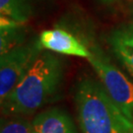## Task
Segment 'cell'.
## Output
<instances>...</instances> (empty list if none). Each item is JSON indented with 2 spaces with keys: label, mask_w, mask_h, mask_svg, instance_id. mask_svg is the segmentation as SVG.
Returning <instances> with one entry per match:
<instances>
[{
  "label": "cell",
  "mask_w": 133,
  "mask_h": 133,
  "mask_svg": "<svg viewBox=\"0 0 133 133\" xmlns=\"http://www.w3.org/2000/svg\"><path fill=\"white\" fill-rule=\"evenodd\" d=\"M62 79L61 59L51 51L43 50L1 104L2 112L10 116H25L36 112L56 94Z\"/></svg>",
  "instance_id": "cell-1"
},
{
  "label": "cell",
  "mask_w": 133,
  "mask_h": 133,
  "mask_svg": "<svg viewBox=\"0 0 133 133\" xmlns=\"http://www.w3.org/2000/svg\"><path fill=\"white\" fill-rule=\"evenodd\" d=\"M83 133H131L133 122L115 105L103 84L92 78L78 83L75 92Z\"/></svg>",
  "instance_id": "cell-2"
},
{
  "label": "cell",
  "mask_w": 133,
  "mask_h": 133,
  "mask_svg": "<svg viewBox=\"0 0 133 133\" xmlns=\"http://www.w3.org/2000/svg\"><path fill=\"white\" fill-rule=\"evenodd\" d=\"M90 51L91 56L88 61L94 68L100 82L115 105L133 122V83L100 48L92 45Z\"/></svg>",
  "instance_id": "cell-3"
},
{
  "label": "cell",
  "mask_w": 133,
  "mask_h": 133,
  "mask_svg": "<svg viewBox=\"0 0 133 133\" xmlns=\"http://www.w3.org/2000/svg\"><path fill=\"white\" fill-rule=\"evenodd\" d=\"M43 50L38 38H36L0 55L1 104L26 75Z\"/></svg>",
  "instance_id": "cell-4"
},
{
  "label": "cell",
  "mask_w": 133,
  "mask_h": 133,
  "mask_svg": "<svg viewBox=\"0 0 133 133\" xmlns=\"http://www.w3.org/2000/svg\"><path fill=\"white\" fill-rule=\"evenodd\" d=\"M38 41L42 48L51 52L71 55L88 59L91 56L88 48L79 38L63 29H51L43 31Z\"/></svg>",
  "instance_id": "cell-5"
},
{
  "label": "cell",
  "mask_w": 133,
  "mask_h": 133,
  "mask_svg": "<svg viewBox=\"0 0 133 133\" xmlns=\"http://www.w3.org/2000/svg\"><path fill=\"white\" fill-rule=\"evenodd\" d=\"M32 125L38 133H77L70 115L59 108L38 112L32 120Z\"/></svg>",
  "instance_id": "cell-6"
},
{
  "label": "cell",
  "mask_w": 133,
  "mask_h": 133,
  "mask_svg": "<svg viewBox=\"0 0 133 133\" xmlns=\"http://www.w3.org/2000/svg\"><path fill=\"white\" fill-rule=\"evenodd\" d=\"M108 42L114 56L133 78V24L122 25L112 30Z\"/></svg>",
  "instance_id": "cell-7"
},
{
  "label": "cell",
  "mask_w": 133,
  "mask_h": 133,
  "mask_svg": "<svg viewBox=\"0 0 133 133\" xmlns=\"http://www.w3.org/2000/svg\"><path fill=\"white\" fill-rule=\"evenodd\" d=\"M24 25L11 18L0 16V55L24 43Z\"/></svg>",
  "instance_id": "cell-8"
},
{
  "label": "cell",
  "mask_w": 133,
  "mask_h": 133,
  "mask_svg": "<svg viewBox=\"0 0 133 133\" xmlns=\"http://www.w3.org/2000/svg\"><path fill=\"white\" fill-rule=\"evenodd\" d=\"M32 14L31 0H0V16L26 24Z\"/></svg>",
  "instance_id": "cell-9"
},
{
  "label": "cell",
  "mask_w": 133,
  "mask_h": 133,
  "mask_svg": "<svg viewBox=\"0 0 133 133\" xmlns=\"http://www.w3.org/2000/svg\"><path fill=\"white\" fill-rule=\"evenodd\" d=\"M32 130V121L21 116H13V118L2 122L0 133H30Z\"/></svg>",
  "instance_id": "cell-10"
},
{
  "label": "cell",
  "mask_w": 133,
  "mask_h": 133,
  "mask_svg": "<svg viewBox=\"0 0 133 133\" xmlns=\"http://www.w3.org/2000/svg\"><path fill=\"white\" fill-rule=\"evenodd\" d=\"M103 2H105V3H109V2H111L112 0H102Z\"/></svg>",
  "instance_id": "cell-11"
},
{
  "label": "cell",
  "mask_w": 133,
  "mask_h": 133,
  "mask_svg": "<svg viewBox=\"0 0 133 133\" xmlns=\"http://www.w3.org/2000/svg\"><path fill=\"white\" fill-rule=\"evenodd\" d=\"M30 133H38V132H37V131H35V130L33 129V130H32V131H31Z\"/></svg>",
  "instance_id": "cell-12"
},
{
  "label": "cell",
  "mask_w": 133,
  "mask_h": 133,
  "mask_svg": "<svg viewBox=\"0 0 133 133\" xmlns=\"http://www.w3.org/2000/svg\"><path fill=\"white\" fill-rule=\"evenodd\" d=\"M131 133H133V129H132V132H131Z\"/></svg>",
  "instance_id": "cell-13"
}]
</instances>
